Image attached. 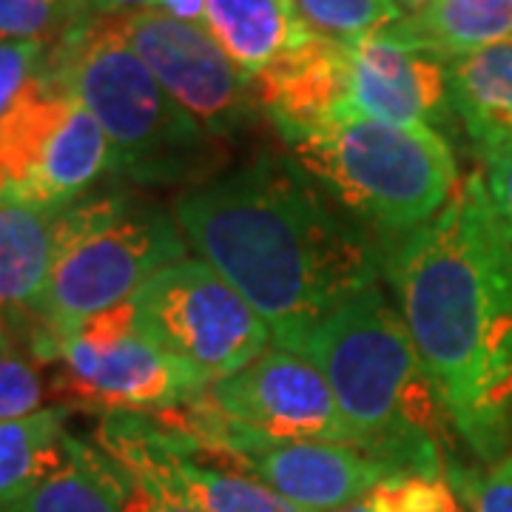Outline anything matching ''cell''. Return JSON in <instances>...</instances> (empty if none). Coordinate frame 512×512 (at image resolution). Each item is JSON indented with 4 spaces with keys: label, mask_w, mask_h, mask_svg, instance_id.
Returning <instances> with one entry per match:
<instances>
[{
    "label": "cell",
    "mask_w": 512,
    "mask_h": 512,
    "mask_svg": "<svg viewBox=\"0 0 512 512\" xmlns=\"http://www.w3.org/2000/svg\"><path fill=\"white\" fill-rule=\"evenodd\" d=\"M387 279L453 433L490 467L512 447V245L481 171L393 245Z\"/></svg>",
    "instance_id": "6da1fadb"
},
{
    "label": "cell",
    "mask_w": 512,
    "mask_h": 512,
    "mask_svg": "<svg viewBox=\"0 0 512 512\" xmlns=\"http://www.w3.org/2000/svg\"><path fill=\"white\" fill-rule=\"evenodd\" d=\"M174 220L202 262L259 313L276 348L299 356L322 322L379 285L382 256L370 237L296 165L271 154L191 183L174 200Z\"/></svg>",
    "instance_id": "7a4b0ae2"
},
{
    "label": "cell",
    "mask_w": 512,
    "mask_h": 512,
    "mask_svg": "<svg viewBox=\"0 0 512 512\" xmlns=\"http://www.w3.org/2000/svg\"><path fill=\"white\" fill-rule=\"evenodd\" d=\"M328 379L356 447L393 476L447 478L453 424L379 285L322 322L302 353Z\"/></svg>",
    "instance_id": "3957f363"
},
{
    "label": "cell",
    "mask_w": 512,
    "mask_h": 512,
    "mask_svg": "<svg viewBox=\"0 0 512 512\" xmlns=\"http://www.w3.org/2000/svg\"><path fill=\"white\" fill-rule=\"evenodd\" d=\"M43 72L106 131L117 174L137 183H174L208 168L211 134L168 97L114 18L69 26L49 49Z\"/></svg>",
    "instance_id": "277c9868"
},
{
    "label": "cell",
    "mask_w": 512,
    "mask_h": 512,
    "mask_svg": "<svg viewBox=\"0 0 512 512\" xmlns=\"http://www.w3.org/2000/svg\"><path fill=\"white\" fill-rule=\"evenodd\" d=\"M279 137L333 200L384 234L421 228L461 185L456 154L436 128L336 111Z\"/></svg>",
    "instance_id": "5b68a950"
},
{
    "label": "cell",
    "mask_w": 512,
    "mask_h": 512,
    "mask_svg": "<svg viewBox=\"0 0 512 512\" xmlns=\"http://www.w3.org/2000/svg\"><path fill=\"white\" fill-rule=\"evenodd\" d=\"M188 239L174 214L140 205L123 191L89 194L63 208V254L26 319V348L37 362H52L60 339L92 316L131 302L165 268L188 259Z\"/></svg>",
    "instance_id": "8992f818"
},
{
    "label": "cell",
    "mask_w": 512,
    "mask_h": 512,
    "mask_svg": "<svg viewBox=\"0 0 512 512\" xmlns=\"http://www.w3.org/2000/svg\"><path fill=\"white\" fill-rule=\"evenodd\" d=\"M151 419L183 433L205 456L256 478L302 512L342 510L393 478L387 467L350 444L265 436L225 419L205 396Z\"/></svg>",
    "instance_id": "52a82bcc"
},
{
    "label": "cell",
    "mask_w": 512,
    "mask_h": 512,
    "mask_svg": "<svg viewBox=\"0 0 512 512\" xmlns=\"http://www.w3.org/2000/svg\"><path fill=\"white\" fill-rule=\"evenodd\" d=\"M131 308L143 339L211 384L245 370L274 342L259 313L202 259L165 268Z\"/></svg>",
    "instance_id": "ba28073f"
},
{
    "label": "cell",
    "mask_w": 512,
    "mask_h": 512,
    "mask_svg": "<svg viewBox=\"0 0 512 512\" xmlns=\"http://www.w3.org/2000/svg\"><path fill=\"white\" fill-rule=\"evenodd\" d=\"M97 447L134 484L197 512H302L256 478L208 458L194 441L151 416H103Z\"/></svg>",
    "instance_id": "9c48e42d"
},
{
    "label": "cell",
    "mask_w": 512,
    "mask_h": 512,
    "mask_svg": "<svg viewBox=\"0 0 512 512\" xmlns=\"http://www.w3.org/2000/svg\"><path fill=\"white\" fill-rule=\"evenodd\" d=\"M114 23L168 97L211 137H228L251 123L259 111L254 77L222 52L205 26L168 18L157 9L126 12Z\"/></svg>",
    "instance_id": "30bf717a"
},
{
    "label": "cell",
    "mask_w": 512,
    "mask_h": 512,
    "mask_svg": "<svg viewBox=\"0 0 512 512\" xmlns=\"http://www.w3.org/2000/svg\"><path fill=\"white\" fill-rule=\"evenodd\" d=\"M52 362H60L55 396L66 407L163 416L208 393L211 382L197 370L151 345L140 333L123 339L66 336L55 345Z\"/></svg>",
    "instance_id": "8fae6325"
},
{
    "label": "cell",
    "mask_w": 512,
    "mask_h": 512,
    "mask_svg": "<svg viewBox=\"0 0 512 512\" xmlns=\"http://www.w3.org/2000/svg\"><path fill=\"white\" fill-rule=\"evenodd\" d=\"M205 399L225 419L265 436L356 447L322 370L291 350H265L245 370L211 384Z\"/></svg>",
    "instance_id": "7c38bea8"
},
{
    "label": "cell",
    "mask_w": 512,
    "mask_h": 512,
    "mask_svg": "<svg viewBox=\"0 0 512 512\" xmlns=\"http://www.w3.org/2000/svg\"><path fill=\"white\" fill-rule=\"evenodd\" d=\"M342 111L439 131L456 117L447 63L384 32L356 40L350 43V94Z\"/></svg>",
    "instance_id": "4fadbf2b"
},
{
    "label": "cell",
    "mask_w": 512,
    "mask_h": 512,
    "mask_svg": "<svg viewBox=\"0 0 512 512\" xmlns=\"http://www.w3.org/2000/svg\"><path fill=\"white\" fill-rule=\"evenodd\" d=\"M259 111L276 131L319 123L348 106L350 43L308 35L254 74Z\"/></svg>",
    "instance_id": "5bb4252c"
},
{
    "label": "cell",
    "mask_w": 512,
    "mask_h": 512,
    "mask_svg": "<svg viewBox=\"0 0 512 512\" xmlns=\"http://www.w3.org/2000/svg\"><path fill=\"white\" fill-rule=\"evenodd\" d=\"M109 174H117V154L109 137L89 109L72 97L69 114L43 146L32 174L3 194L37 208H66L89 197Z\"/></svg>",
    "instance_id": "9a60e30c"
},
{
    "label": "cell",
    "mask_w": 512,
    "mask_h": 512,
    "mask_svg": "<svg viewBox=\"0 0 512 512\" xmlns=\"http://www.w3.org/2000/svg\"><path fill=\"white\" fill-rule=\"evenodd\" d=\"M60 254L63 208H37L0 194V308L12 322L37 311Z\"/></svg>",
    "instance_id": "2e32d148"
},
{
    "label": "cell",
    "mask_w": 512,
    "mask_h": 512,
    "mask_svg": "<svg viewBox=\"0 0 512 512\" xmlns=\"http://www.w3.org/2000/svg\"><path fill=\"white\" fill-rule=\"evenodd\" d=\"M384 35L453 63L512 43V0H436L404 15Z\"/></svg>",
    "instance_id": "e0dca14e"
},
{
    "label": "cell",
    "mask_w": 512,
    "mask_h": 512,
    "mask_svg": "<svg viewBox=\"0 0 512 512\" xmlns=\"http://www.w3.org/2000/svg\"><path fill=\"white\" fill-rule=\"evenodd\" d=\"M447 86L481 163L512 148V43L447 63Z\"/></svg>",
    "instance_id": "ac0fdd59"
},
{
    "label": "cell",
    "mask_w": 512,
    "mask_h": 512,
    "mask_svg": "<svg viewBox=\"0 0 512 512\" xmlns=\"http://www.w3.org/2000/svg\"><path fill=\"white\" fill-rule=\"evenodd\" d=\"M202 26L251 77L311 35L296 0H205Z\"/></svg>",
    "instance_id": "d6986e66"
},
{
    "label": "cell",
    "mask_w": 512,
    "mask_h": 512,
    "mask_svg": "<svg viewBox=\"0 0 512 512\" xmlns=\"http://www.w3.org/2000/svg\"><path fill=\"white\" fill-rule=\"evenodd\" d=\"M0 512H126V481L100 447L69 433L63 464Z\"/></svg>",
    "instance_id": "ffe728a7"
},
{
    "label": "cell",
    "mask_w": 512,
    "mask_h": 512,
    "mask_svg": "<svg viewBox=\"0 0 512 512\" xmlns=\"http://www.w3.org/2000/svg\"><path fill=\"white\" fill-rule=\"evenodd\" d=\"M69 407H40L0 421V504H9L49 478L66 458Z\"/></svg>",
    "instance_id": "44dd1931"
},
{
    "label": "cell",
    "mask_w": 512,
    "mask_h": 512,
    "mask_svg": "<svg viewBox=\"0 0 512 512\" xmlns=\"http://www.w3.org/2000/svg\"><path fill=\"white\" fill-rule=\"evenodd\" d=\"M305 29L328 40L356 43L404 18L396 0H296Z\"/></svg>",
    "instance_id": "7402d4cb"
},
{
    "label": "cell",
    "mask_w": 512,
    "mask_h": 512,
    "mask_svg": "<svg viewBox=\"0 0 512 512\" xmlns=\"http://www.w3.org/2000/svg\"><path fill=\"white\" fill-rule=\"evenodd\" d=\"M370 501L376 512H470L447 478L393 476L382 481Z\"/></svg>",
    "instance_id": "603a6c76"
},
{
    "label": "cell",
    "mask_w": 512,
    "mask_h": 512,
    "mask_svg": "<svg viewBox=\"0 0 512 512\" xmlns=\"http://www.w3.org/2000/svg\"><path fill=\"white\" fill-rule=\"evenodd\" d=\"M72 23L69 0H0V43L40 40L66 32Z\"/></svg>",
    "instance_id": "cb8c5ba5"
},
{
    "label": "cell",
    "mask_w": 512,
    "mask_h": 512,
    "mask_svg": "<svg viewBox=\"0 0 512 512\" xmlns=\"http://www.w3.org/2000/svg\"><path fill=\"white\" fill-rule=\"evenodd\" d=\"M447 481L470 512H512V450L481 473L450 464Z\"/></svg>",
    "instance_id": "d4e9b609"
},
{
    "label": "cell",
    "mask_w": 512,
    "mask_h": 512,
    "mask_svg": "<svg viewBox=\"0 0 512 512\" xmlns=\"http://www.w3.org/2000/svg\"><path fill=\"white\" fill-rule=\"evenodd\" d=\"M43 379L35 362H29L18 350L0 353V421L20 419L40 410L43 402Z\"/></svg>",
    "instance_id": "484cf974"
},
{
    "label": "cell",
    "mask_w": 512,
    "mask_h": 512,
    "mask_svg": "<svg viewBox=\"0 0 512 512\" xmlns=\"http://www.w3.org/2000/svg\"><path fill=\"white\" fill-rule=\"evenodd\" d=\"M49 55V43L9 40L0 43V120L18 103L26 86L35 80Z\"/></svg>",
    "instance_id": "4316f807"
},
{
    "label": "cell",
    "mask_w": 512,
    "mask_h": 512,
    "mask_svg": "<svg viewBox=\"0 0 512 512\" xmlns=\"http://www.w3.org/2000/svg\"><path fill=\"white\" fill-rule=\"evenodd\" d=\"M481 177H484V191H487L495 220L512 245V148L487 157Z\"/></svg>",
    "instance_id": "83f0119b"
},
{
    "label": "cell",
    "mask_w": 512,
    "mask_h": 512,
    "mask_svg": "<svg viewBox=\"0 0 512 512\" xmlns=\"http://www.w3.org/2000/svg\"><path fill=\"white\" fill-rule=\"evenodd\" d=\"M160 0H69V15L72 23H86L97 18H117L126 12H140V9H154Z\"/></svg>",
    "instance_id": "f1b7e54d"
},
{
    "label": "cell",
    "mask_w": 512,
    "mask_h": 512,
    "mask_svg": "<svg viewBox=\"0 0 512 512\" xmlns=\"http://www.w3.org/2000/svg\"><path fill=\"white\" fill-rule=\"evenodd\" d=\"M123 481H126V512H197L180 504V501H174V498H168V495L134 484L131 478L123 476Z\"/></svg>",
    "instance_id": "f546056e"
},
{
    "label": "cell",
    "mask_w": 512,
    "mask_h": 512,
    "mask_svg": "<svg viewBox=\"0 0 512 512\" xmlns=\"http://www.w3.org/2000/svg\"><path fill=\"white\" fill-rule=\"evenodd\" d=\"M154 9L168 15V18L183 20V23L202 26V20H205V0H160Z\"/></svg>",
    "instance_id": "4dcf8cb0"
},
{
    "label": "cell",
    "mask_w": 512,
    "mask_h": 512,
    "mask_svg": "<svg viewBox=\"0 0 512 512\" xmlns=\"http://www.w3.org/2000/svg\"><path fill=\"white\" fill-rule=\"evenodd\" d=\"M15 342H18V328L12 322V316L0 308V353L3 350H15Z\"/></svg>",
    "instance_id": "1f68e13d"
},
{
    "label": "cell",
    "mask_w": 512,
    "mask_h": 512,
    "mask_svg": "<svg viewBox=\"0 0 512 512\" xmlns=\"http://www.w3.org/2000/svg\"><path fill=\"white\" fill-rule=\"evenodd\" d=\"M333 512H376V507H373L370 495H365V498H359V501H353V504H348V507H342V510H333Z\"/></svg>",
    "instance_id": "d6a6232c"
},
{
    "label": "cell",
    "mask_w": 512,
    "mask_h": 512,
    "mask_svg": "<svg viewBox=\"0 0 512 512\" xmlns=\"http://www.w3.org/2000/svg\"><path fill=\"white\" fill-rule=\"evenodd\" d=\"M399 6H402L404 15H413V12H419L424 6H430V3H436V0H396Z\"/></svg>",
    "instance_id": "836d02e7"
},
{
    "label": "cell",
    "mask_w": 512,
    "mask_h": 512,
    "mask_svg": "<svg viewBox=\"0 0 512 512\" xmlns=\"http://www.w3.org/2000/svg\"><path fill=\"white\" fill-rule=\"evenodd\" d=\"M6 185H9V180H6V171H3V163H0V194L6 191Z\"/></svg>",
    "instance_id": "e575fe53"
}]
</instances>
